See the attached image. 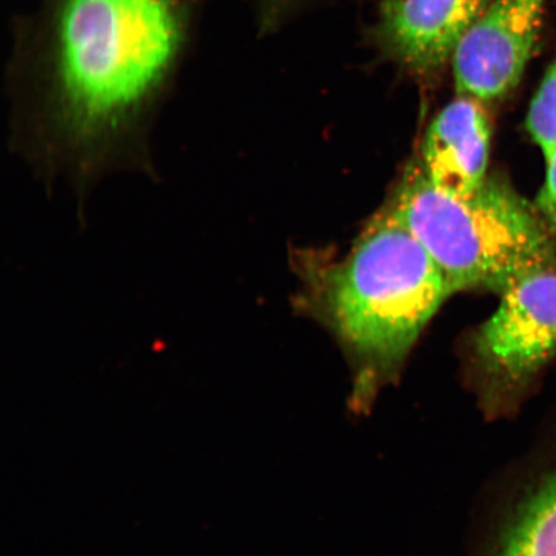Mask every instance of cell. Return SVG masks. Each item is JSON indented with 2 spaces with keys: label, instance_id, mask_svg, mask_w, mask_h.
<instances>
[{
  "label": "cell",
  "instance_id": "cell-6",
  "mask_svg": "<svg viewBox=\"0 0 556 556\" xmlns=\"http://www.w3.org/2000/svg\"><path fill=\"white\" fill-rule=\"evenodd\" d=\"M489 0H382L380 29L388 50L415 73L454 58Z\"/></svg>",
  "mask_w": 556,
  "mask_h": 556
},
{
  "label": "cell",
  "instance_id": "cell-8",
  "mask_svg": "<svg viewBox=\"0 0 556 556\" xmlns=\"http://www.w3.org/2000/svg\"><path fill=\"white\" fill-rule=\"evenodd\" d=\"M495 556H556V467L521 504Z\"/></svg>",
  "mask_w": 556,
  "mask_h": 556
},
{
  "label": "cell",
  "instance_id": "cell-3",
  "mask_svg": "<svg viewBox=\"0 0 556 556\" xmlns=\"http://www.w3.org/2000/svg\"><path fill=\"white\" fill-rule=\"evenodd\" d=\"M451 294L432 256L389 207L329 270L324 305L340 338L382 371L405 356Z\"/></svg>",
  "mask_w": 556,
  "mask_h": 556
},
{
  "label": "cell",
  "instance_id": "cell-10",
  "mask_svg": "<svg viewBox=\"0 0 556 556\" xmlns=\"http://www.w3.org/2000/svg\"><path fill=\"white\" fill-rule=\"evenodd\" d=\"M545 184L536 200L538 211L556 240V149L546 156Z\"/></svg>",
  "mask_w": 556,
  "mask_h": 556
},
{
  "label": "cell",
  "instance_id": "cell-4",
  "mask_svg": "<svg viewBox=\"0 0 556 556\" xmlns=\"http://www.w3.org/2000/svg\"><path fill=\"white\" fill-rule=\"evenodd\" d=\"M476 357L485 392L497 403L527 392L556 358V268L513 282L476 338Z\"/></svg>",
  "mask_w": 556,
  "mask_h": 556
},
{
  "label": "cell",
  "instance_id": "cell-2",
  "mask_svg": "<svg viewBox=\"0 0 556 556\" xmlns=\"http://www.w3.org/2000/svg\"><path fill=\"white\" fill-rule=\"evenodd\" d=\"M440 268L451 293L502 294L540 269L556 268V240L538 207L496 178L467 197L438 190L414 169L391 206Z\"/></svg>",
  "mask_w": 556,
  "mask_h": 556
},
{
  "label": "cell",
  "instance_id": "cell-5",
  "mask_svg": "<svg viewBox=\"0 0 556 556\" xmlns=\"http://www.w3.org/2000/svg\"><path fill=\"white\" fill-rule=\"evenodd\" d=\"M547 0H493L452 58L457 94L483 103L518 86L534 52Z\"/></svg>",
  "mask_w": 556,
  "mask_h": 556
},
{
  "label": "cell",
  "instance_id": "cell-1",
  "mask_svg": "<svg viewBox=\"0 0 556 556\" xmlns=\"http://www.w3.org/2000/svg\"><path fill=\"white\" fill-rule=\"evenodd\" d=\"M204 0H34L12 24L13 135L43 176L85 192L150 166L149 136L190 58Z\"/></svg>",
  "mask_w": 556,
  "mask_h": 556
},
{
  "label": "cell",
  "instance_id": "cell-7",
  "mask_svg": "<svg viewBox=\"0 0 556 556\" xmlns=\"http://www.w3.org/2000/svg\"><path fill=\"white\" fill-rule=\"evenodd\" d=\"M490 146L491 125L483 102L457 94L429 125L420 170L438 190L467 197L486 179Z\"/></svg>",
  "mask_w": 556,
  "mask_h": 556
},
{
  "label": "cell",
  "instance_id": "cell-9",
  "mask_svg": "<svg viewBox=\"0 0 556 556\" xmlns=\"http://www.w3.org/2000/svg\"><path fill=\"white\" fill-rule=\"evenodd\" d=\"M527 129L545 156L556 149V47L552 64L528 110Z\"/></svg>",
  "mask_w": 556,
  "mask_h": 556
}]
</instances>
